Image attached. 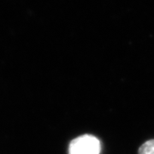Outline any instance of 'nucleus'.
<instances>
[{
    "label": "nucleus",
    "mask_w": 154,
    "mask_h": 154,
    "mask_svg": "<svg viewBox=\"0 0 154 154\" xmlns=\"http://www.w3.org/2000/svg\"><path fill=\"white\" fill-rule=\"evenodd\" d=\"M101 142L92 134H83L72 140L69 146V154H100Z\"/></svg>",
    "instance_id": "obj_1"
},
{
    "label": "nucleus",
    "mask_w": 154,
    "mask_h": 154,
    "mask_svg": "<svg viewBox=\"0 0 154 154\" xmlns=\"http://www.w3.org/2000/svg\"><path fill=\"white\" fill-rule=\"evenodd\" d=\"M139 154H154V140H149L140 146Z\"/></svg>",
    "instance_id": "obj_2"
}]
</instances>
